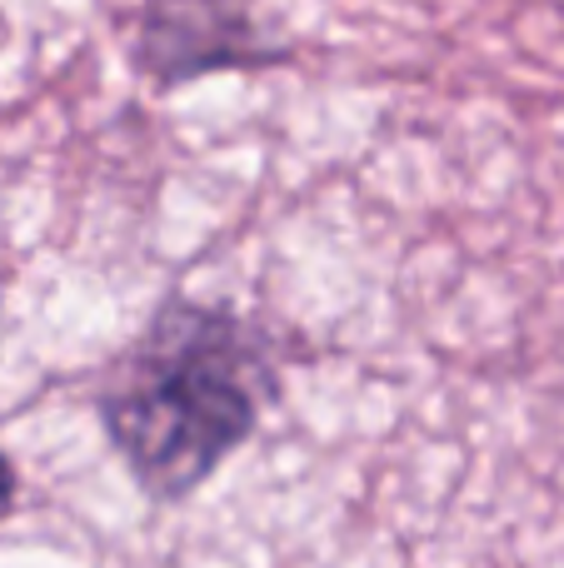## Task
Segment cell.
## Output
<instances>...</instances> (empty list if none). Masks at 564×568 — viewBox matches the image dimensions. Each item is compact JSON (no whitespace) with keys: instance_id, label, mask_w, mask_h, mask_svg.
<instances>
[{"instance_id":"obj_1","label":"cell","mask_w":564,"mask_h":568,"mask_svg":"<svg viewBox=\"0 0 564 568\" xmlns=\"http://www.w3.org/2000/svg\"><path fill=\"white\" fill-rule=\"evenodd\" d=\"M275 394V364L240 314L170 300L115 359L100 419L150 499H185L210 479Z\"/></svg>"},{"instance_id":"obj_2","label":"cell","mask_w":564,"mask_h":568,"mask_svg":"<svg viewBox=\"0 0 564 568\" xmlns=\"http://www.w3.org/2000/svg\"><path fill=\"white\" fill-rule=\"evenodd\" d=\"M255 60H275V50L255 40L250 10L240 0H145L140 10L135 65L160 85Z\"/></svg>"},{"instance_id":"obj_3","label":"cell","mask_w":564,"mask_h":568,"mask_svg":"<svg viewBox=\"0 0 564 568\" xmlns=\"http://www.w3.org/2000/svg\"><path fill=\"white\" fill-rule=\"evenodd\" d=\"M10 504H16V469H10V459L0 454V519L10 514Z\"/></svg>"}]
</instances>
